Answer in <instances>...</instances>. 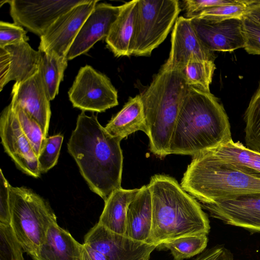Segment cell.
<instances>
[{
	"instance_id": "1",
	"label": "cell",
	"mask_w": 260,
	"mask_h": 260,
	"mask_svg": "<svg viewBox=\"0 0 260 260\" xmlns=\"http://www.w3.org/2000/svg\"><path fill=\"white\" fill-rule=\"evenodd\" d=\"M121 141L109 134L96 116H88L82 111L68 143L69 152L90 189L104 201L121 187Z\"/></svg>"
},
{
	"instance_id": "2",
	"label": "cell",
	"mask_w": 260,
	"mask_h": 260,
	"mask_svg": "<svg viewBox=\"0 0 260 260\" xmlns=\"http://www.w3.org/2000/svg\"><path fill=\"white\" fill-rule=\"evenodd\" d=\"M232 140L228 115L210 92L189 86L170 145V154L193 156Z\"/></svg>"
},
{
	"instance_id": "3",
	"label": "cell",
	"mask_w": 260,
	"mask_h": 260,
	"mask_svg": "<svg viewBox=\"0 0 260 260\" xmlns=\"http://www.w3.org/2000/svg\"><path fill=\"white\" fill-rule=\"evenodd\" d=\"M151 194L152 221L148 243L157 247L182 236L208 235L210 226L200 204L173 177L156 174L147 185Z\"/></svg>"
},
{
	"instance_id": "4",
	"label": "cell",
	"mask_w": 260,
	"mask_h": 260,
	"mask_svg": "<svg viewBox=\"0 0 260 260\" xmlns=\"http://www.w3.org/2000/svg\"><path fill=\"white\" fill-rule=\"evenodd\" d=\"M189 87L183 71L161 68L140 94L149 149L157 157L170 154L172 136Z\"/></svg>"
},
{
	"instance_id": "5",
	"label": "cell",
	"mask_w": 260,
	"mask_h": 260,
	"mask_svg": "<svg viewBox=\"0 0 260 260\" xmlns=\"http://www.w3.org/2000/svg\"><path fill=\"white\" fill-rule=\"evenodd\" d=\"M180 185L200 204L260 193V179L234 166L215 162L199 154L193 156L188 165Z\"/></svg>"
},
{
	"instance_id": "6",
	"label": "cell",
	"mask_w": 260,
	"mask_h": 260,
	"mask_svg": "<svg viewBox=\"0 0 260 260\" xmlns=\"http://www.w3.org/2000/svg\"><path fill=\"white\" fill-rule=\"evenodd\" d=\"M11 226L23 250L35 256L45 240L47 231L56 217L48 204L25 187L10 186Z\"/></svg>"
},
{
	"instance_id": "7",
	"label": "cell",
	"mask_w": 260,
	"mask_h": 260,
	"mask_svg": "<svg viewBox=\"0 0 260 260\" xmlns=\"http://www.w3.org/2000/svg\"><path fill=\"white\" fill-rule=\"evenodd\" d=\"M180 11L177 0H138L131 55L149 56L166 39Z\"/></svg>"
},
{
	"instance_id": "8",
	"label": "cell",
	"mask_w": 260,
	"mask_h": 260,
	"mask_svg": "<svg viewBox=\"0 0 260 260\" xmlns=\"http://www.w3.org/2000/svg\"><path fill=\"white\" fill-rule=\"evenodd\" d=\"M68 94L73 107L83 111L103 112L118 105L109 78L89 65L80 69Z\"/></svg>"
},
{
	"instance_id": "9",
	"label": "cell",
	"mask_w": 260,
	"mask_h": 260,
	"mask_svg": "<svg viewBox=\"0 0 260 260\" xmlns=\"http://www.w3.org/2000/svg\"><path fill=\"white\" fill-rule=\"evenodd\" d=\"M85 0H11L14 22L41 37L61 15Z\"/></svg>"
},
{
	"instance_id": "10",
	"label": "cell",
	"mask_w": 260,
	"mask_h": 260,
	"mask_svg": "<svg viewBox=\"0 0 260 260\" xmlns=\"http://www.w3.org/2000/svg\"><path fill=\"white\" fill-rule=\"evenodd\" d=\"M98 2L85 0L61 15L40 37L38 50L67 57L81 26Z\"/></svg>"
},
{
	"instance_id": "11",
	"label": "cell",
	"mask_w": 260,
	"mask_h": 260,
	"mask_svg": "<svg viewBox=\"0 0 260 260\" xmlns=\"http://www.w3.org/2000/svg\"><path fill=\"white\" fill-rule=\"evenodd\" d=\"M0 136L5 151L24 173L38 178L41 173L38 156L22 132L17 115L10 104L0 118Z\"/></svg>"
},
{
	"instance_id": "12",
	"label": "cell",
	"mask_w": 260,
	"mask_h": 260,
	"mask_svg": "<svg viewBox=\"0 0 260 260\" xmlns=\"http://www.w3.org/2000/svg\"><path fill=\"white\" fill-rule=\"evenodd\" d=\"M226 224L260 233V193L230 197L200 204Z\"/></svg>"
},
{
	"instance_id": "13",
	"label": "cell",
	"mask_w": 260,
	"mask_h": 260,
	"mask_svg": "<svg viewBox=\"0 0 260 260\" xmlns=\"http://www.w3.org/2000/svg\"><path fill=\"white\" fill-rule=\"evenodd\" d=\"M84 243L103 254L107 260L149 258L157 246L135 241L113 232L97 223L84 237Z\"/></svg>"
},
{
	"instance_id": "14",
	"label": "cell",
	"mask_w": 260,
	"mask_h": 260,
	"mask_svg": "<svg viewBox=\"0 0 260 260\" xmlns=\"http://www.w3.org/2000/svg\"><path fill=\"white\" fill-rule=\"evenodd\" d=\"M169 58L162 68L183 71L190 58L214 61V52L208 49L198 38L190 19L181 16L173 28Z\"/></svg>"
},
{
	"instance_id": "15",
	"label": "cell",
	"mask_w": 260,
	"mask_h": 260,
	"mask_svg": "<svg viewBox=\"0 0 260 260\" xmlns=\"http://www.w3.org/2000/svg\"><path fill=\"white\" fill-rule=\"evenodd\" d=\"M50 101L39 69L28 78L15 82L13 87L11 104L19 106L37 121L46 137L51 117Z\"/></svg>"
},
{
	"instance_id": "16",
	"label": "cell",
	"mask_w": 260,
	"mask_h": 260,
	"mask_svg": "<svg viewBox=\"0 0 260 260\" xmlns=\"http://www.w3.org/2000/svg\"><path fill=\"white\" fill-rule=\"evenodd\" d=\"M190 21L198 38L209 50L232 52L244 48L242 19L217 22L193 18Z\"/></svg>"
},
{
	"instance_id": "17",
	"label": "cell",
	"mask_w": 260,
	"mask_h": 260,
	"mask_svg": "<svg viewBox=\"0 0 260 260\" xmlns=\"http://www.w3.org/2000/svg\"><path fill=\"white\" fill-rule=\"evenodd\" d=\"M98 3L84 21L73 43L67 56L68 60L86 53L97 42L106 38L118 17L121 6Z\"/></svg>"
},
{
	"instance_id": "18",
	"label": "cell",
	"mask_w": 260,
	"mask_h": 260,
	"mask_svg": "<svg viewBox=\"0 0 260 260\" xmlns=\"http://www.w3.org/2000/svg\"><path fill=\"white\" fill-rule=\"evenodd\" d=\"M40 52L22 41L0 47V91L10 81H22L39 69Z\"/></svg>"
},
{
	"instance_id": "19",
	"label": "cell",
	"mask_w": 260,
	"mask_h": 260,
	"mask_svg": "<svg viewBox=\"0 0 260 260\" xmlns=\"http://www.w3.org/2000/svg\"><path fill=\"white\" fill-rule=\"evenodd\" d=\"M152 221L151 194L148 186L143 185L128 207L124 236L148 243Z\"/></svg>"
},
{
	"instance_id": "20",
	"label": "cell",
	"mask_w": 260,
	"mask_h": 260,
	"mask_svg": "<svg viewBox=\"0 0 260 260\" xmlns=\"http://www.w3.org/2000/svg\"><path fill=\"white\" fill-rule=\"evenodd\" d=\"M199 154L211 161L234 166L260 179V153L233 140Z\"/></svg>"
},
{
	"instance_id": "21",
	"label": "cell",
	"mask_w": 260,
	"mask_h": 260,
	"mask_svg": "<svg viewBox=\"0 0 260 260\" xmlns=\"http://www.w3.org/2000/svg\"><path fill=\"white\" fill-rule=\"evenodd\" d=\"M83 244L55 222L49 227L45 241L33 260H81Z\"/></svg>"
},
{
	"instance_id": "22",
	"label": "cell",
	"mask_w": 260,
	"mask_h": 260,
	"mask_svg": "<svg viewBox=\"0 0 260 260\" xmlns=\"http://www.w3.org/2000/svg\"><path fill=\"white\" fill-rule=\"evenodd\" d=\"M138 0L121 5L120 13L105 38L108 47L116 57L129 56Z\"/></svg>"
},
{
	"instance_id": "23",
	"label": "cell",
	"mask_w": 260,
	"mask_h": 260,
	"mask_svg": "<svg viewBox=\"0 0 260 260\" xmlns=\"http://www.w3.org/2000/svg\"><path fill=\"white\" fill-rule=\"evenodd\" d=\"M105 128L111 136L121 140L138 131L147 135V127L140 95L130 98Z\"/></svg>"
},
{
	"instance_id": "24",
	"label": "cell",
	"mask_w": 260,
	"mask_h": 260,
	"mask_svg": "<svg viewBox=\"0 0 260 260\" xmlns=\"http://www.w3.org/2000/svg\"><path fill=\"white\" fill-rule=\"evenodd\" d=\"M139 190L140 188L120 187L113 191L105 201L98 223L113 232L124 235L128 207Z\"/></svg>"
},
{
	"instance_id": "25",
	"label": "cell",
	"mask_w": 260,
	"mask_h": 260,
	"mask_svg": "<svg viewBox=\"0 0 260 260\" xmlns=\"http://www.w3.org/2000/svg\"><path fill=\"white\" fill-rule=\"evenodd\" d=\"M39 51L41 54L39 70L51 101L58 93L68 60L54 52Z\"/></svg>"
},
{
	"instance_id": "26",
	"label": "cell",
	"mask_w": 260,
	"mask_h": 260,
	"mask_svg": "<svg viewBox=\"0 0 260 260\" xmlns=\"http://www.w3.org/2000/svg\"><path fill=\"white\" fill-rule=\"evenodd\" d=\"M207 243V235H188L162 243L157 248L170 250L174 260H183L203 252Z\"/></svg>"
},
{
	"instance_id": "27",
	"label": "cell",
	"mask_w": 260,
	"mask_h": 260,
	"mask_svg": "<svg viewBox=\"0 0 260 260\" xmlns=\"http://www.w3.org/2000/svg\"><path fill=\"white\" fill-rule=\"evenodd\" d=\"M244 120L246 147L260 153V81L245 111Z\"/></svg>"
},
{
	"instance_id": "28",
	"label": "cell",
	"mask_w": 260,
	"mask_h": 260,
	"mask_svg": "<svg viewBox=\"0 0 260 260\" xmlns=\"http://www.w3.org/2000/svg\"><path fill=\"white\" fill-rule=\"evenodd\" d=\"M215 68L213 61L190 58L183 71L189 86L210 92V85Z\"/></svg>"
},
{
	"instance_id": "29",
	"label": "cell",
	"mask_w": 260,
	"mask_h": 260,
	"mask_svg": "<svg viewBox=\"0 0 260 260\" xmlns=\"http://www.w3.org/2000/svg\"><path fill=\"white\" fill-rule=\"evenodd\" d=\"M11 105L16 113L22 132L38 156L47 137L44 134L39 123L24 110L18 105Z\"/></svg>"
},
{
	"instance_id": "30",
	"label": "cell",
	"mask_w": 260,
	"mask_h": 260,
	"mask_svg": "<svg viewBox=\"0 0 260 260\" xmlns=\"http://www.w3.org/2000/svg\"><path fill=\"white\" fill-rule=\"evenodd\" d=\"M249 1L236 0L234 3L210 8L194 18L217 22L231 19H242L246 14Z\"/></svg>"
},
{
	"instance_id": "31",
	"label": "cell",
	"mask_w": 260,
	"mask_h": 260,
	"mask_svg": "<svg viewBox=\"0 0 260 260\" xmlns=\"http://www.w3.org/2000/svg\"><path fill=\"white\" fill-rule=\"evenodd\" d=\"M63 139L61 134L46 137L38 156L41 173H46L57 164Z\"/></svg>"
},
{
	"instance_id": "32",
	"label": "cell",
	"mask_w": 260,
	"mask_h": 260,
	"mask_svg": "<svg viewBox=\"0 0 260 260\" xmlns=\"http://www.w3.org/2000/svg\"><path fill=\"white\" fill-rule=\"evenodd\" d=\"M22 250L11 225L0 224V260H24Z\"/></svg>"
},
{
	"instance_id": "33",
	"label": "cell",
	"mask_w": 260,
	"mask_h": 260,
	"mask_svg": "<svg viewBox=\"0 0 260 260\" xmlns=\"http://www.w3.org/2000/svg\"><path fill=\"white\" fill-rule=\"evenodd\" d=\"M244 49L250 54L260 55V24L247 14L242 18Z\"/></svg>"
},
{
	"instance_id": "34",
	"label": "cell",
	"mask_w": 260,
	"mask_h": 260,
	"mask_svg": "<svg viewBox=\"0 0 260 260\" xmlns=\"http://www.w3.org/2000/svg\"><path fill=\"white\" fill-rule=\"evenodd\" d=\"M28 40L26 31L22 26L15 23L0 22V47Z\"/></svg>"
},
{
	"instance_id": "35",
	"label": "cell",
	"mask_w": 260,
	"mask_h": 260,
	"mask_svg": "<svg viewBox=\"0 0 260 260\" xmlns=\"http://www.w3.org/2000/svg\"><path fill=\"white\" fill-rule=\"evenodd\" d=\"M236 0H185L183 6L185 17L188 19L195 17L202 11L214 7L234 3Z\"/></svg>"
},
{
	"instance_id": "36",
	"label": "cell",
	"mask_w": 260,
	"mask_h": 260,
	"mask_svg": "<svg viewBox=\"0 0 260 260\" xmlns=\"http://www.w3.org/2000/svg\"><path fill=\"white\" fill-rule=\"evenodd\" d=\"M11 185L5 177L2 170L0 175V224L10 225L9 192Z\"/></svg>"
},
{
	"instance_id": "37",
	"label": "cell",
	"mask_w": 260,
	"mask_h": 260,
	"mask_svg": "<svg viewBox=\"0 0 260 260\" xmlns=\"http://www.w3.org/2000/svg\"><path fill=\"white\" fill-rule=\"evenodd\" d=\"M194 260H233L231 252L222 246L208 249Z\"/></svg>"
},
{
	"instance_id": "38",
	"label": "cell",
	"mask_w": 260,
	"mask_h": 260,
	"mask_svg": "<svg viewBox=\"0 0 260 260\" xmlns=\"http://www.w3.org/2000/svg\"><path fill=\"white\" fill-rule=\"evenodd\" d=\"M81 260H107L99 251L86 243L83 244Z\"/></svg>"
},
{
	"instance_id": "39",
	"label": "cell",
	"mask_w": 260,
	"mask_h": 260,
	"mask_svg": "<svg viewBox=\"0 0 260 260\" xmlns=\"http://www.w3.org/2000/svg\"><path fill=\"white\" fill-rule=\"evenodd\" d=\"M246 14L260 24V1H249Z\"/></svg>"
},
{
	"instance_id": "40",
	"label": "cell",
	"mask_w": 260,
	"mask_h": 260,
	"mask_svg": "<svg viewBox=\"0 0 260 260\" xmlns=\"http://www.w3.org/2000/svg\"><path fill=\"white\" fill-rule=\"evenodd\" d=\"M139 260H149V258H141Z\"/></svg>"
}]
</instances>
